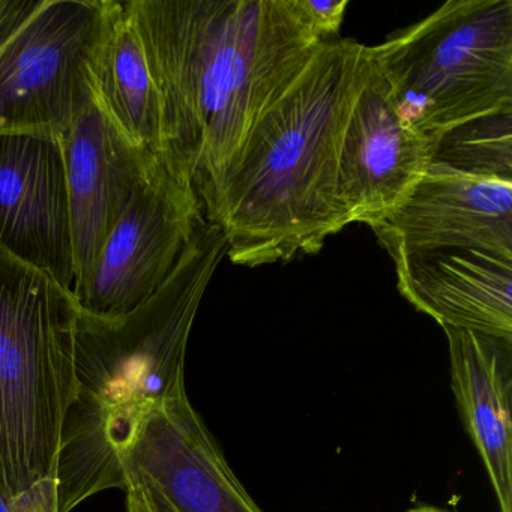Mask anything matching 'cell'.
Returning a JSON list of instances; mask_svg holds the SVG:
<instances>
[{
  "label": "cell",
  "instance_id": "1",
  "mask_svg": "<svg viewBox=\"0 0 512 512\" xmlns=\"http://www.w3.org/2000/svg\"><path fill=\"white\" fill-rule=\"evenodd\" d=\"M160 97L158 160L208 220L265 110L320 41L295 0H127Z\"/></svg>",
  "mask_w": 512,
  "mask_h": 512
},
{
  "label": "cell",
  "instance_id": "2",
  "mask_svg": "<svg viewBox=\"0 0 512 512\" xmlns=\"http://www.w3.org/2000/svg\"><path fill=\"white\" fill-rule=\"evenodd\" d=\"M370 67L371 47L350 38L323 41L251 128L206 220L223 230L230 262L286 265L319 253L349 226L338 164Z\"/></svg>",
  "mask_w": 512,
  "mask_h": 512
},
{
  "label": "cell",
  "instance_id": "3",
  "mask_svg": "<svg viewBox=\"0 0 512 512\" xmlns=\"http://www.w3.org/2000/svg\"><path fill=\"white\" fill-rule=\"evenodd\" d=\"M227 242L203 220L166 283L124 316L80 310L74 349V397L62 425L56 511L124 488L121 460L158 404L187 392L185 358L203 295Z\"/></svg>",
  "mask_w": 512,
  "mask_h": 512
},
{
  "label": "cell",
  "instance_id": "4",
  "mask_svg": "<svg viewBox=\"0 0 512 512\" xmlns=\"http://www.w3.org/2000/svg\"><path fill=\"white\" fill-rule=\"evenodd\" d=\"M77 316L73 290L0 245V482L14 512H58Z\"/></svg>",
  "mask_w": 512,
  "mask_h": 512
},
{
  "label": "cell",
  "instance_id": "5",
  "mask_svg": "<svg viewBox=\"0 0 512 512\" xmlns=\"http://www.w3.org/2000/svg\"><path fill=\"white\" fill-rule=\"evenodd\" d=\"M371 49L401 121L430 143L512 109L511 0H449Z\"/></svg>",
  "mask_w": 512,
  "mask_h": 512
},
{
  "label": "cell",
  "instance_id": "6",
  "mask_svg": "<svg viewBox=\"0 0 512 512\" xmlns=\"http://www.w3.org/2000/svg\"><path fill=\"white\" fill-rule=\"evenodd\" d=\"M118 0H41L0 44V136L64 133L94 94L91 64Z\"/></svg>",
  "mask_w": 512,
  "mask_h": 512
},
{
  "label": "cell",
  "instance_id": "7",
  "mask_svg": "<svg viewBox=\"0 0 512 512\" xmlns=\"http://www.w3.org/2000/svg\"><path fill=\"white\" fill-rule=\"evenodd\" d=\"M203 220L193 190L158 167L74 286L80 310L118 317L142 305L166 283Z\"/></svg>",
  "mask_w": 512,
  "mask_h": 512
},
{
  "label": "cell",
  "instance_id": "8",
  "mask_svg": "<svg viewBox=\"0 0 512 512\" xmlns=\"http://www.w3.org/2000/svg\"><path fill=\"white\" fill-rule=\"evenodd\" d=\"M61 145L77 286L91 271L131 200L161 163L113 125L94 94L61 134Z\"/></svg>",
  "mask_w": 512,
  "mask_h": 512
},
{
  "label": "cell",
  "instance_id": "9",
  "mask_svg": "<svg viewBox=\"0 0 512 512\" xmlns=\"http://www.w3.org/2000/svg\"><path fill=\"white\" fill-rule=\"evenodd\" d=\"M371 230L394 262L455 248L512 260V184L430 163L403 202Z\"/></svg>",
  "mask_w": 512,
  "mask_h": 512
},
{
  "label": "cell",
  "instance_id": "10",
  "mask_svg": "<svg viewBox=\"0 0 512 512\" xmlns=\"http://www.w3.org/2000/svg\"><path fill=\"white\" fill-rule=\"evenodd\" d=\"M0 245L73 290V236L61 134L0 136Z\"/></svg>",
  "mask_w": 512,
  "mask_h": 512
},
{
  "label": "cell",
  "instance_id": "11",
  "mask_svg": "<svg viewBox=\"0 0 512 512\" xmlns=\"http://www.w3.org/2000/svg\"><path fill=\"white\" fill-rule=\"evenodd\" d=\"M430 157L431 143L401 121L371 49L370 74L347 122L338 164L347 224L371 227L391 214L421 181Z\"/></svg>",
  "mask_w": 512,
  "mask_h": 512
},
{
  "label": "cell",
  "instance_id": "12",
  "mask_svg": "<svg viewBox=\"0 0 512 512\" xmlns=\"http://www.w3.org/2000/svg\"><path fill=\"white\" fill-rule=\"evenodd\" d=\"M181 512H263L245 490L187 392L146 415L121 460ZM124 490V488H122Z\"/></svg>",
  "mask_w": 512,
  "mask_h": 512
},
{
  "label": "cell",
  "instance_id": "13",
  "mask_svg": "<svg viewBox=\"0 0 512 512\" xmlns=\"http://www.w3.org/2000/svg\"><path fill=\"white\" fill-rule=\"evenodd\" d=\"M401 296L443 329L512 340V260L487 251H422L395 260Z\"/></svg>",
  "mask_w": 512,
  "mask_h": 512
},
{
  "label": "cell",
  "instance_id": "14",
  "mask_svg": "<svg viewBox=\"0 0 512 512\" xmlns=\"http://www.w3.org/2000/svg\"><path fill=\"white\" fill-rule=\"evenodd\" d=\"M464 430L490 479L500 512H512V340L443 329Z\"/></svg>",
  "mask_w": 512,
  "mask_h": 512
},
{
  "label": "cell",
  "instance_id": "15",
  "mask_svg": "<svg viewBox=\"0 0 512 512\" xmlns=\"http://www.w3.org/2000/svg\"><path fill=\"white\" fill-rule=\"evenodd\" d=\"M95 100L134 145L158 158L160 97L139 32L118 2L91 64Z\"/></svg>",
  "mask_w": 512,
  "mask_h": 512
},
{
  "label": "cell",
  "instance_id": "16",
  "mask_svg": "<svg viewBox=\"0 0 512 512\" xmlns=\"http://www.w3.org/2000/svg\"><path fill=\"white\" fill-rule=\"evenodd\" d=\"M430 163L512 184V109L449 128L431 143Z\"/></svg>",
  "mask_w": 512,
  "mask_h": 512
},
{
  "label": "cell",
  "instance_id": "17",
  "mask_svg": "<svg viewBox=\"0 0 512 512\" xmlns=\"http://www.w3.org/2000/svg\"><path fill=\"white\" fill-rule=\"evenodd\" d=\"M308 28L320 41L338 38L349 0H295Z\"/></svg>",
  "mask_w": 512,
  "mask_h": 512
},
{
  "label": "cell",
  "instance_id": "18",
  "mask_svg": "<svg viewBox=\"0 0 512 512\" xmlns=\"http://www.w3.org/2000/svg\"><path fill=\"white\" fill-rule=\"evenodd\" d=\"M124 491L127 512H181L154 482L137 473L125 475Z\"/></svg>",
  "mask_w": 512,
  "mask_h": 512
},
{
  "label": "cell",
  "instance_id": "19",
  "mask_svg": "<svg viewBox=\"0 0 512 512\" xmlns=\"http://www.w3.org/2000/svg\"><path fill=\"white\" fill-rule=\"evenodd\" d=\"M0 512H14L13 503L5 491L4 485L0 482Z\"/></svg>",
  "mask_w": 512,
  "mask_h": 512
},
{
  "label": "cell",
  "instance_id": "20",
  "mask_svg": "<svg viewBox=\"0 0 512 512\" xmlns=\"http://www.w3.org/2000/svg\"><path fill=\"white\" fill-rule=\"evenodd\" d=\"M407 512H449L446 509L436 508V506H418V508L410 509Z\"/></svg>",
  "mask_w": 512,
  "mask_h": 512
}]
</instances>
